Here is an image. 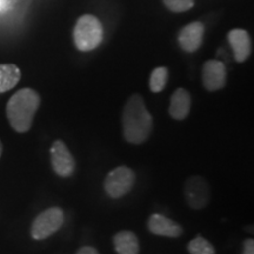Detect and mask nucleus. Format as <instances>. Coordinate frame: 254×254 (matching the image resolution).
<instances>
[{"label": "nucleus", "mask_w": 254, "mask_h": 254, "mask_svg": "<svg viewBox=\"0 0 254 254\" xmlns=\"http://www.w3.org/2000/svg\"><path fill=\"white\" fill-rule=\"evenodd\" d=\"M204 33L205 26L200 21H194V23L186 25L185 27L182 28L179 37H178L180 47L189 53L195 52L202 45Z\"/></svg>", "instance_id": "obj_9"}, {"label": "nucleus", "mask_w": 254, "mask_h": 254, "mask_svg": "<svg viewBox=\"0 0 254 254\" xmlns=\"http://www.w3.org/2000/svg\"><path fill=\"white\" fill-rule=\"evenodd\" d=\"M75 254H99V252L92 246H82L77 251Z\"/></svg>", "instance_id": "obj_19"}, {"label": "nucleus", "mask_w": 254, "mask_h": 254, "mask_svg": "<svg viewBox=\"0 0 254 254\" xmlns=\"http://www.w3.org/2000/svg\"><path fill=\"white\" fill-rule=\"evenodd\" d=\"M2 150H4V147H2V142L0 141V157H1L2 154Z\"/></svg>", "instance_id": "obj_21"}, {"label": "nucleus", "mask_w": 254, "mask_h": 254, "mask_svg": "<svg viewBox=\"0 0 254 254\" xmlns=\"http://www.w3.org/2000/svg\"><path fill=\"white\" fill-rule=\"evenodd\" d=\"M168 72L166 67H157L152 72L150 78V88L153 93H159L166 86Z\"/></svg>", "instance_id": "obj_16"}, {"label": "nucleus", "mask_w": 254, "mask_h": 254, "mask_svg": "<svg viewBox=\"0 0 254 254\" xmlns=\"http://www.w3.org/2000/svg\"><path fill=\"white\" fill-rule=\"evenodd\" d=\"M21 78V72L17 65L2 64L0 65V93L12 90Z\"/></svg>", "instance_id": "obj_14"}, {"label": "nucleus", "mask_w": 254, "mask_h": 254, "mask_svg": "<svg viewBox=\"0 0 254 254\" xmlns=\"http://www.w3.org/2000/svg\"><path fill=\"white\" fill-rule=\"evenodd\" d=\"M227 71L222 62L212 59L207 60L202 67V84L209 92L219 91L226 85Z\"/></svg>", "instance_id": "obj_8"}, {"label": "nucleus", "mask_w": 254, "mask_h": 254, "mask_svg": "<svg viewBox=\"0 0 254 254\" xmlns=\"http://www.w3.org/2000/svg\"><path fill=\"white\" fill-rule=\"evenodd\" d=\"M228 43L233 50L234 59L238 63H244L251 55V39L249 33L241 28H234L228 32L227 34Z\"/></svg>", "instance_id": "obj_11"}, {"label": "nucleus", "mask_w": 254, "mask_h": 254, "mask_svg": "<svg viewBox=\"0 0 254 254\" xmlns=\"http://www.w3.org/2000/svg\"><path fill=\"white\" fill-rule=\"evenodd\" d=\"M5 4H6V0H0V11H2Z\"/></svg>", "instance_id": "obj_20"}, {"label": "nucleus", "mask_w": 254, "mask_h": 254, "mask_svg": "<svg viewBox=\"0 0 254 254\" xmlns=\"http://www.w3.org/2000/svg\"><path fill=\"white\" fill-rule=\"evenodd\" d=\"M40 106V95L32 88H23L12 95L6 107V114L12 128L25 133L31 128L34 114Z\"/></svg>", "instance_id": "obj_2"}, {"label": "nucleus", "mask_w": 254, "mask_h": 254, "mask_svg": "<svg viewBox=\"0 0 254 254\" xmlns=\"http://www.w3.org/2000/svg\"><path fill=\"white\" fill-rule=\"evenodd\" d=\"M243 254H254V240L251 238L244 241Z\"/></svg>", "instance_id": "obj_18"}, {"label": "nucleus", "mask_w": 254, "mask_h": 254, "mask_svg": "<svg viewBox=\"0 0 254 254\" xmlns=\"http://www.w3.org/2000/svg\"><path fill=\"white\" fill-rule=\"evenodd\" d=\"M190 254H215L214 246L204 237L198 236L187 245Z\"/></svg>", "instance_id": "obj_15"}, {"label": "nucleus", "mask_w": 254, "mask_h": 254, "mask_svg": "<svg viewBox=\"0 0 254 254\" xmlns=\"http://www.w3.org/2000/svg\"><path fill=\"white\" fill-rule=\"evenodd\" d=\"M184 196L190 208L199 211L205 208L211 200V186L205 178L192 176L184 185Z\"/></svg>", "instance_id": "obj_6"}, {"label": "nucleus", "mask_w": 254, "mask_h": 254, "mask_svg": "<svg viewBox=\"0 0 254 254\" xmlns=\"http://www.w3.org/2000/svg\"><path fill=\"white\" fill-rule=\"evenodd\" d=\"M147 227L151 233L160 237L178 238L183 234V227L178 222L158 213L148 218Z\"/></svg>", "instance_id": "obj_10"}, {"label": "nucleus", "mask_w": 254, "mask_h": 254, "mask_svg": "<svg viewBox=\"0 0 254 254\" xmlns=\"http://www.w3.org/2000/svg\"><path fill=\"white\" fill-rule=\"evenodd\" d=\"M164 4L174 13H182L189 11L194 6V0H163Z\"/></svg>", "instance_id": "obj_17"}, {"label": "nucleus", "mask_w": 254, "mask_h": 254, "mask_svg": "<svg viewBox=\"0 0 254 254\" xmlns=\"http://www.w3.org/2000/svg\"><path fill=\"white\" fill-rule=\"evenodd\" d=\"M103 25L97 17L86 14L78 19L73 31V39L79 51L88 52L97 49L103 41Z\"/></svg>", "instance_id": "obj_3"}, {"label": "nucleus", "mask_w": 254, "mask_h": 254, "mask_svg": "<svg viewBox=\"0 0 254 254\" xmlns=\"http://www.w3.org/2000/svg\"><path fill=\"white\" fill-rule=\"evenodd\" d=\"M136 182L135 172L127 166H118L107 173L104 182L106 194L112 199H119L129 193Z\"/></svg>", "instance_id": "obj_4"}, {"label": "nucleus", "mask_w": 254, "mask_h": 254, "mask_svg": "<svg viewBox=\"0 0 254 254\" xmlns=\"http://www.w3.org/2000/svg\"><path fill=\"white\" fill-rule=\"evenodd\" d=\"M122 123L124 138L129 144L141 145L150 138L153 131V117L140 94H133L126 101Z\"/></svg>", "instance_id": "obj_1"}, {"label": "nucleus", "mask_w": 254, "mask_h": 254, "mask_svg": "<svg viewBox=\"0 0 254 254\" xmlns=\"http://www.w3.org/2000/svg\"><path fill=\"white\" fill-rule=\"evenodd\" d=\"M51 165L59 177L68 178L73 176L75 170V160L71 151L62 140H56L51 146Z\"/></svg>", "instance_id": "obj_7"}, {"label": "nucleus", "mask_w": 254, "mask_h": 254, "mask_svg": "<svg viewBox=\"0 0 254 254\" xmlns=\"http://www.w3.org/2000/svg\"><path fill=\"white\" fill-rule=\"evenodd\" d=\"M190 106H192V98H190V92L185 88H178L171 97L168 112L173 119L184 120L189 116Z\"/></svg>", "instance_id": "obj_12"}, {"label": "nucleus", "mask_w": 254, "mask_h": 254, "mask_svg": "<svg viewBox=\"0 0 254 254\" xmlns=\"http://www.w3.org/2000/svg\"><path fill=\"white\" fill-rule=\"evenodd\" d=\"M63 224V209L59 207H50L41 212L32 222L31 236L36 240H44L59 231Z\"/></svg>", "instance_id": "obj_5"}, {"label": "nucleus", "mask_w": 254, "mask_h": 254, "mask_svg": "<svg viewBox=\"0 0 254 254\" xmlns=\"http://www.w3.org/2000/svg\"><path fill=\"white\" fill-rule=\"evenodd\" d=\"M114 250L118 254H139V239L132 231H120L113 237Z\"/></svg>", "instance_id": "obj_13"}]
</instances>
